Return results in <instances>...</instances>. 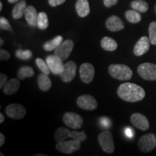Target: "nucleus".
Returning <instances> with one entry per match:
<instances>
[{"mask_svg": "<svg viewBox=\"0 0 156 156\" xmlns=\"http://www.w3.org/2000/svg\"><path fill=\"white\" fill-rule=\"evenodd\" d=\"M10 54L5 49H0V60L1 61H6L10 58Z\"/></svg>", "mask_w": 156, "mask_h": 156, "instance_id": "72a5a7b5", "label": "nucleus"}, {"mask_svg": "<svg viewBox=\"0 0 156 156\" xmlns=\"http://www.w3.org/2000/svg\"><path fill=\"white\" fill-rule=\"evenodd\" d=\"M138 147L140 151L148 153L153 151L156 147V135L153 133L145 134L140 138Z\"/></svg>", "mask_w": 156, "mask_h": 156, "instance_id": "39448f33", "label": "nucleus"}, {"mask_svg": "<svg viewBox=\"0 0 156 156\" xmlns=\"http://www.w3.org/2000/svg\"><path fill=\"white\" fill-rule=\"evenodd\" d=\"M27 7V3L25 0H20L17 2L12 9V17L14 19H20L25 14V9Z\"/></svg>", "mask_w": 156, "mask_h": 156, "instance_id": "aec40b11", "label": "nucleus"}, {"mask_svg": "<svg viewBox=\"0 0 156 156\" xmlns=\"http://www.w3.org/2000/svg\"><path fill=\"white\" fill-rule=\"evenodd\" d=\"M150 45H151V41L149 38H147V36L141 37L134 45L133 50L134 55L137 56L144 55L149 51Z\"/></svg>", "mask_w": 156, "mask_h": 156, "instance_id": "2eb2a0df", "label": "nucleus"}, {"mask_svg": "<svg viewBox=\"0 0 156 156\" xmlns=\"http://www.w3.org/2000/svg\"><path fill=\"white\" fill-rule=\"evenodd\" d=\"M131 7L139 12H146L149 9V5L147 2L144 0H134L131 3Z\"/></svg>", "mask_w": 156, "mask_h": 156, "instance_id": "a878e982", "label": "nucleus"}, {"mask_svg": "<svg viewBox=\"0 0 156 156\" xmlns=\"http://www.w3.org/2000/svg\"><path fill=\"white\" fill-rule=\"evenodd\" d=\"M125 134H126V136H129V137H132V135H133V133H132V129H129V128L126 129Z\"/></svg>", "mask_w": 156, "mask_h": 156, "instance_id": "58836bf2", "label": "nucleus"}, {"mask_svg": "<svg viewBox=\"0 0 156 156\" xmlns=\"http://www.w3.org/2000/svg\"><path fill=\"white\" fill-rule=\"evenodd\" d=\"M34 70L30 66H23L17 71V77L20 80H23L27 77H34Z\"/></svg>", "mask_w": 156, "mask_h": 156, "instance_id": "393cba45", "label": "nucleus"}, {"mask_svg": "<svg viewBox=\"0 0 156 156\" xmlns=\"http://www.w3.org/2000/svg\"><path fill=\"white\" fill-rule=\"evenodd\" d=\"M70 138L73 140H78L80 142H84L87 139V134L84 132H78L74 130V131L71 132Z\"/></svg>", "mask_w": 156, "mask_h": 156, "instance_id": "2f4dec72", "label": "nucleus"}, {"mask_svg": "<svg viewBox=\"0 0 156 156\" xmlns=\"http://www.w3.org/2000/svg\"><path fill=\"white\" fill-rule=\"evenodd\" d=\"M106 27L108 30L112 32L122 30L124 28V23L122 19L116 15H112L107 19L106 22Z\"/></svg>", "mask_w": 156, "mask_h": 156, "instance_id": "dca6fc26", "label": "nucleus"}, {"mask_svg": "<svg viewBox=\"0 0 156 156\" xmlns=\"http://www.w3.org/2000/svg\"><path fill=\"white\" fill-rule=\"evenodd\" d=\"M62 41H63L62 36H56L55 38L51 39V40L45 42L44 45H43V48L46 51H51L55 50L61 44Z\"/></svg>", "mask_w": 156, "mask_h": 156, "instance_id": "5701e85b", "label": "nucleus"}, {"mask_svg": "<svg viewBox=\"0 0 156 156\" xmlns=\"http://www.w3.org/2000/svg\"><path fill=\"white\" fill-rule=\"evenodd\" d=\"M7 82L8 81H7V75L4 73H1V75H0V88H4Z\"/></svg>", "mask_w": 156, "mask_h": 156, "instance_id": "f704fd0d", "label": "nucleus"}, {"mask_svg": "<svg viewBox=\"0 0 156 156\" xmlns=\"http://www.w3.org/2000/svg\"><path fill=\"white\" fill-rule=\"evenodd\" d=\"M117 95L123 101L134 103L142 101L145 97V91L136 84L125 83L118 87Z\"/></svg>", "mask_w": 156, "mask_h": 156, "instance_id": "f257e3e1", "label": "nucleus"}, {"mask_svg": "<svg viewBox=\"0 0 156 156\" xmlns=\"http://www.w3.org/2000/svg\"><path fill=\"white\" fill-rule=\"evenodd\" d=\"M118 0H103V3L106 7H111L112 6L116 5Z\"/></svg>", "mask_w": 156, "mask_h": 156, "instance_id": "e433bc0d", "label": "nucleus"}, {"mask_svg": "<svg viewBox=\"0 0 156 156\" xmlns=\"http://www.w3.org/2000/svg\"><path fill=\"white\" fill-rule=\"evenodd\" d=\"M73 48L74 42L72 40L68 39L61 43V44L54 51V54L58 56L62 61H65L69 58L73 51Z\"/></svg>", "mask_w": 156, "mask_h": 156, "instance_id": "6e6552de", "label": "nucleus"}, {"mask_svg": "<svg viewBox=\"0 0 156 156\" xmlns=\"http://www.w3.org/2000/svg\"><path fill=\"white\" fill-rule=\"evenodd\" d=\"M108 73L113 78L119 80H129L133 75L132 70L124 64H111Z\"/></svg>", "mask_w": 156, "mask_h": 156, "instance_id": "f03ea898", "label": "nucleus"}, {"mask_svg": "<svg viewBox=\"0 0 156 156\" xmlns=\"http://www.w3.org/2000/svg\"><path fill=\"white\" fill-rule=\"evenodd\" d=\"M155 12H156V5H155Z\"/></svg>", "mask_w": 156, "mask_h": 156, "instance_id": "de8ad7c7", "label": "nucleus"}, {"mask_svg": "<svg viewBox=\"0 0 156 156\" xmlns=\"http://www.w3.org/2000/svg\"><path fill=\"white\" fill-rule=\"evenodd\" d=\"M0 28H1V30H7L9 32L12 31V28L9 21L5 17H0Z\"/></svg>", "mask_w": 156, "mask_h": 156, "instance_id": "473e14b6", "label": "nucleus"}, {"mask_svg": "<svg viewBox=\"0 0 156 156\" xmlns=\"http://www.w3.org/2000/svg\"><path fill=\"white\" fill-rule=\"evenodd\" d=\"M20 87V83L19 80L17 78H12V79L9 80L5 85V86L4 87V93L6 95H11L16 93L19 90Z\"/></svg>", "mask_w": 156, "mask_h": 156, "instance_id": "6ab92c4d", "label": "nucleus"}, {"mask_svg": "<svg viewBox=\"0 0 156 156\" xmlns=\"http://www.w3.org/2000/svg\"><path fill=\"white\" fill-rule=\"evenodd\" d=\"M36 63L37 67L39 68V69H40L43 73L46 74V75H49L51 70L49 69V67H48L46 62L44 61V60L41 58H37L36 60Z\"/></svg>", "mask_w": 156, "mask_h": 156, "instance_id": "c85d7f7f", "label": "nucleus"}, {"mask_svg": "<svg viewBox=\"0 0 156 156\" xmlns=\"http://www.w3.org/2000/svg\"><path fill=\"white\" fill-rule=\"evenodd\" d=\"M149 39L151 44L156 45V21L152 22L149 26Z\"/></svg>", "mask_w": 156, "mask_h": 156, "instance_id": "c756f323", "label": "nucleus"}, {"mask_svg": "<svg viewBox=\"0 0 156 156\" xmlns=\"http://www.w3.org/2000/svg\"><path fill=\"white\" fill-rule=\"evenodd\" d=\"M66 0H48V4H49L50 6L51 7H56V6H58L62 4H63Z\"/></svg>", "mask_w": 156, "mask_h": 156, "instance_id": "c9c22d12", "label": "nucleus"}, {"mask_svg": "<svg viewBox=\"0 0 156 156\" xmlns=\"http://www.w3.org/2000/svg\"><path fill=\"white\" fill-rule=\"evenodd\" d=\"M125 17L129 23H137L142 20V16L140 13L135 9H129L125 12Z\"/></svg>", "mask_w": 156, "mask_h": 156, "instance_id": "bb28decb", "label": "nucleus"}, {"mask_svg": "<svg viewBox=\"0 0 156 156\" xmlns=\"http://www.w3.org/2000/svg\"><path fill=\"white\" fill-rule=\"evenodd\" d=\"M15 56L21 60H28L32 57L33 54L30 50L23 51L22 49H19L15 52Z\"/></svg>", "mask_w": 156, "mask_h": 156, "instance_id": "7c9ffc66", "label": "nucleus"}, {"mask_svg": "<svg viewBox=\"0 0 156 156\" xmlns=\"http://www.w3.org/2000/svg\"><path fill=\"white\" fill-rule=\"evenodd\" d=\"M99 145L103 151L107 153H113L115 150L113 135L108 130H105L98 135Z\"/></svg>", "mask_w": 156, "mask_h": 156, "instance_id": "7ed1b4c3", "label": "nucleus"}, {"mask_svg": "<svg viewBox=\"0 0 156 156\" xmlns=\"http://www.w3.org/2000/svg\"><path fill=\"white\" fill-rule=\"evenodd\" d=\"M0 155H1V156H2V155H4V154L2 153H1V154H0Z\"/></svg>", "mask_w": 156, "mask_h": 156, "instance_id": "49530a36", "label": "nucleus"}, {"mask_svg": "<svg viewBox=\"0 0 156 156\" xmlns=\"http://www.w3.org/2000/svg\"><path fill=\"white\" fill-rule=\"evenodd\" d=\"M137 73L142 79L146 80H156V64L149 62L141 64L137 68Z\"/></svg>", "mask_w": 156, "mask_h": 156, "instance_id": "20e7f679", "label": "nucleus"}, {"mask_svg": "<svg viewBox=\"0 0 156 156\" xmlns=\"http://www.w3.org/2000/svg\"><path fill=\"white\" fill-rule=\"evenodd\" d=\"M25 17L30 26H37V21H38V13L34 6L29 5L26 7L25 11Z\"/></svg>", "mask_w": 156, "mask_h": 156, "instance_id": "f3484780", "label": "nucleus"}, {"mask_svg": "<svg viewBox=\"0 0 156 156\" xmlns=\"http://www.w3.org/2000/svg\"><path fill=\"white\" fill-rule=\"evenodd\" d=\"M101 122L102 123V124L105 126V127H107V126H108V124H110L108 119L106 118H101Z\"/></svg>", "mask_w": 156, "mask_h": 156, "instance_id": "4c0bfd02", "label": "nucleus"}, {"mask_svg": "<svg viewBox=\"0 0 156 156\" xmlns=\"http://www.w3.org/2000/svg\"><path fill=\"white\" fill-rule=\"evenodd\" d=\"M48 67L52 73L57 75H60L63 71L64 64L63 61L56 55H49L46 57V59Z\"/></svg>", "mask_w": 156, "mask_h": 156, "instance_id": "9b49d317", "label": "nucleus"}, {"mask_svg": "<svg viewBox=\"0 0 156 156\" xmlns=\"http://www.w3.org/2000/svg\"><path fill=\"white\" fill-rule=\"evenodd\" d=\"M5 136L2 133H0V146H2L5 144Z\"/></svg>", "mask_w": 156, "mask_h": 156, "instance_id": "ea45409f", "label": "nucleus"}, {"mask_svg": "<svg viewBox=\"0 0 156 156\" xmlns=\"http://www.w3.org/2000/svg\"><path fill=\"white\" fill-rule=\"evenodd\" d=\"M75 9L77 15L81 17H85L89 15L90 5L87 0H77L76 2Z\"/></svg>", "mask_w": 156, "mask_h": 156, "instance_id": "a211bd4d", "label": "nucleus"}, {"mask_svg": "<svg viewBox=\"0 0 156 156\" xmlns=\"http://www.w3.org/2000/svg\"><path fill=\"white\" fill-rule=\"evenodd\" d=\"M4 122H5V116H4L2 113H1V114H0V123L2 124Z\"/></svg>", "mask_w": 156, "mask_h": 156, "instance_id": "a19ab883", "label": "nucleus"}, {"mask_svg": "<svg viewBox=\"0 0 156 156\" xmlns=\"http://www.w3.org/2000/svg\"><path fill=\"white\" fill-rule=\"evenodd\" d=\"M80 75L84 83H90L95 76V69L93 64L88 62L82 64L80 67Z\"/></svg>", "mask_w": 156, "mask_h": 156, "instance_id": "ddd939ff", "label": "nucleus"}, {"mask_svg": "<svg viewBox=\"0 0 156 156\" xmlns=\"http://www.w3.org/2000/svg\"><path fill=\"white\" fill-rule=\"evenodd\" d=\"M70 134H71V131H69L68 129L65 127H58L54 134V139L57 142L64 141L68 137H70Z\"/></svg>", "mask_w": 156, "mask_h": 156, "instance_id": "b1692460", "label": "nucleus"}, {"mask_svg": "<svg viewBox=\"0 0 156 156\" xmlns=\"http://www.w3.org/2000/svg\"><path fill=\"white\" fill-rule=\"evenodd\" d=\"M2 9V2H0V11Z\"/></svg>", "mask_w": 156, "mask_h": 156, "instance_id": "37998d69", "label": "nucleus"}, {"mask_svg": "<svg viewBox=\"0 0 156 156\" xmlns=\"http://www.w3.org/2000/svg\"><path fill=\"white\" fill-rule=\"evenodd\" d=\"M5 112L10 119H21L26 115V109L21 104L12 103L7 106Z\"/></svg>", "mask_w": 156, "mask_h": 156, "instance_id": "1a4fd4ad", "label": "nucleus"}, {"mask_svg": "<svg viewBox=\"0 0 156 156\" xmlns=\"http://www.w3.org/2000/svg\"><path fill=\"white\" fill-rule=\"evenodd\" d=\"M81 142L78 140L72 139L71 140H64V141L57 142L56 145V150L62 153L70 154L77 151L81 147Z\"/></svg>", "mask_w": 156, "mask_h": 156, "instance_id": "423d86ee", "label": "nucleus"}, {"mask_svg": "<svg viewBox=\"0 0 156 156\" xmlns=\"http://www.w3.org/2000/svg\"><path fill=\"white\" fill-rule=\"evenodd\" d=\"M19 0H8V2L9 3H11V4H12V3H15V2H18Z\"/></svg>", "mask_w": 156, "mask_h": 156, "instance_id": "79ce46f5", "label": "nucleus"}, {"mask_svg": "<svg viewBox=\"0 0 156 156\" xmlns=\"http://www.w3.org/2000/svg\"><path fill=\"white\" fill-rule=\"evenodd\" d=\"M63 122L65 125L73 129L81 128L83 124V119L80 115L74 112H67L63 116Z\"/></svg>", "mask_w": 156, "mask_h": 156, "instance_id": "0eeeda50", "label": "nucleus"}, {"mask_svg": "<svg viewBox=\"0 0 156 156\" xmlns=\"http://www.w3.org/2000/svg\"><path fill=\"white\" fill-rule=\"evenodd\" d=\"M38 84L39 88L42 91H48L51 87L52 83L48 75L41 73L38 76Z\"/></svg>", "mask_w": 156, "mask_h": 156, "instance_id": "4be33fe9", "label": "nucleus"}, {"mask_svg": "<svg viewBox=\"0 0 156 156\" xmlns=\"http://www.w3.org/2000/svg\"><path fill=\"white\" fill-rule=\"evenodd\" d=\"M37 26L41 30H45L48 26V19L47 14L44 12H41L38 13V21H37Z\"/></svg>", "mask_w": 156, "mask_h": 156, "instance_id": "cd10ccee", "label": "nucleus"}, {"mask_svg": "<svg viewBox=\"0 0 156 156\" xmlns=\"http://www.w3.org/2000/svg\"><path fill=\"white\" fill-rule=\"evenodd\" d=\"M77 72V65L73 61H69L64 64L62 73L60 74V77L64 83H69L75 78Z\"/></svg>", "mask_w": 156, "mask_h": 156, "instance_id": "f8f14e48", "label": "nucleus"}, {"mask_svg": "<svg viewBox=\"0 0 156 156\" xmlns=\"http://www.w3.org/2000/svg\"><path fill=\"white\" fill-rule=\"evenodd\" d=\"M101 46L103 49L107 51H114L118 48V44L116 41L108 36L102 38L101 41Z\"/></svg>", "mask_w": 156, "mask_h": 156, "instance_id": "412c9836", "label": "nucleus"}, {"mask_svg": "<svg viewBox=\"0 0 156 156\" xmlns=\"http://www.w3.org/2000/svg\"><path fill=\"white\" fill-rule=\"evenodd\" d=\"M130 121L134 126L142 131L147 130L150 127L149 121L143 114L140 113H134L130 117Z\"/></svg>", "mask_w": 156, "mask_h": 156, "instance_id": "4468645a", "label": "nucleus"}, {"mask_svg": "<svg viewBox=\"0 0 156 156\" xmlns=\"http://www.w3.org/2000/svg\"><path fill=\"white\" fill-rule=\"evenodd\" d=\"M77 104L78 107L86 111H93L98 107L96 99L90 95H82L78 97Z\"/></svg>", "mask_w": 156, "mask_h": 156, "instance_id": "9d476101", "label": "nucleus"}, {"mask_svg": "<svg viewBox=\"0 0 156 156\" xmlns=\"http://www.w3.org/2000/svg\"><path fill=\"white\" fill-rule=\"evenodd\" d=\"M35 156H39V155H42V156H45L46 155H44V154H36V155H34Z\"/></svg>", "mask_w": 156, "mask_h": 156, "instance_id": "a18cd8bd", "label": "nucleus"}, {"mask_svg": "<svg viewBox=\"0 0 156 156\" xmlns=\"http://www.w3.org/2000/svg\"><path fill=\"white\" fill-rule=\"evenodd\" d=\"M0 42H1V44H0V46H2V45H3V44H4V41H2V39H0Z\"/></svg>", "mask_w": 156, "mask_h": 156, "instance_id": "c03bdc74", "label": "nucleus"}]
</instances>
